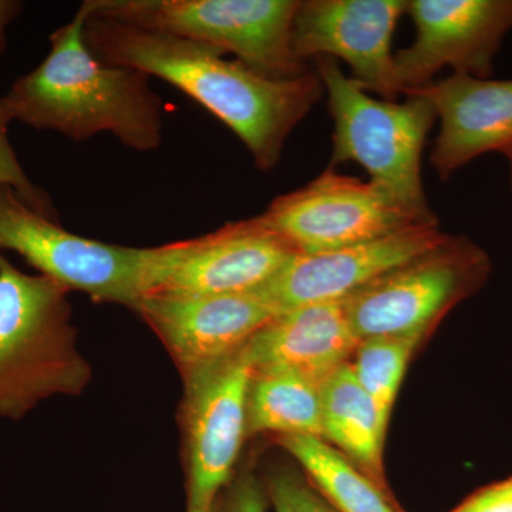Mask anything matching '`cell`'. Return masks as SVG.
I'll return each mask as SVG.
<instances>
[{"label": "cell", "mask_w": 512, "mask_h": 512, "mask_svg": "<svg viewBox=\"0 0 512 512\" xmlns=\"http://www.w3.org/2000/svg\"><path fill=\"white\" fill-rule=\"evenodd\" d=\"M84 39L101 62L158 77L200 103L234 131L262 171L278 165L286 138L325 94L316 70L271 79L224 59L215 47L93 15L92 9Z\"/></svg>", "instance_id": "cell-1"}, {"label": "cell", "mask_w": 512, "mask_h": 512, "mask_svg": "<svg viewBox=\"0 0 512 512\" xmlns=\"http://www.w3.org/2000/svg\"><path fill=\"white\" fill-rule=\"evenodd\" d=\"M89 16L84 2L52 33L43 62L3 96L13 121L74 141L109 133L131 150H157L163 143V107L150 76L94 56L84 39Z\"/></svg>", "instance_id": "cell-2"}, {"label": "cell", "mask_w": 512, "mask_h": 512, "mask_svg": "<svg viewBox=\"0 0 512 512\" xmlns=\"http://www.w3.org/2000/svg\"><path fill=\"white\" fill-rule=\"evenodd\" d=\"M69 289L0 254V417L22 420L55 396H79L92 367L77 349Z\"/></svg>", "instance_id": "cell-3"}, {"label": "cell", "mask_w": 512, "mask_h": 512, "mask_svg": "<svg viewBox=\"0 0 512 512\" xmlns=\"http://www.w3.org/2000/svg\"><path fill=\"white\" fill-rule=\"evenodd\" d=\"M316 73L335 121L329 167L353 161L370 181L420 224H439L421 180V156L437 119L429 100L406 94L403 103L373 99L333 57H316Z\"/></svg>", "instance_id": "cell-4"}, {"label": "cell", "mask_w": 512, "mask_h": 512, "mask_svg": "<svg viewBox=\"0 0 512 512\" xmlns=\"http://www.w3.org/2000/svg\"><path fill=\"white\" fill-rule=\"evenodd\" d=\"M93 15L234 53L271 79L311 72L292 47L299 0H87Z\"/></svg>", "instance_id": "cell-5"}, {"label": "cell", "mask_w": 512, "mask_h": 512, "mask_svg": "<svg viewBox=\"0 0 512 512\" xmlns=\"http://www.w3.org/2000/svg\"><path fill=\"white\" fill-rule=\"evenodd\" d=\"M490 274L487 254L466 237L447 238L426 255L394 269L343 301L362 342L429 332Z\"/></svg>", "instance_id": "cell-6"}, {"label": "cell", "mask_w": 512, "mask_h": 512, "mask_svg": "<svg viewBox=\"0 0 512 512\" xmlns=\"http://www.w3.org/2000/svg\"><path fill=\"white\" fill-rule=\"evenodd\" d=\"M0 249L16 252L70 292L93 302L136 309L143 298L148 248L84 238L29 207L18 192L0 187Z\"/></svg>", "instance_id": "cell-7"}, {"label": "cell", "mask_w": 512, "mask_h": 512, "mask_svg": "<svg viewBox=\"0 0 512 512\" xmlns=\"http://www.w3.org/2000/svg\"><path fill=\"white\" fill-rule=\"evenodd\" d=\"M295 254L259 215L228 222L211 234L148 248L143 298L259 291Z\"/></svg>", "instance_id": "cell-8"}, {"label": "cell", "mask_w": 512, "mask_h": 512, "mask_svg": "<svg viewBox=\"0 0 512 512\" xmlns=\"http://www.w3.org/2000/svg\"><path fill=\"white\" fill-rule=\"evenodd\" d=\"M183 379L181 423L188 512H211L248 436V396L254 369L241 350Z\"/></svg>", "instance_id": "cell-9"}, {"label": "cell", "mask_w": 512, "mask_h": 512, "mask_svg": "<svg viewBox=\"0 0 512 512\" xmlns=\"http://www.w3.org/2000/svg\"><path fill=\"white\" fill-rule=\"evenodd\" d=\"M261 220L299 254H319L373 241L420 224L372 181L325 173L275 198Z\"/></svg>", "instance_id": "cell-10"}, {"label": "cell", "mask_w": 512, "mask_h": 512, "mask_svg": "<svg viewBox=\"0 0 512 512\" xmlns=\"http://www.w3.org/2000/svg\"><path fill=\"white\" fill-rule=\"evenodd\" d=\"M406 13L417 35L412 45L394 53L402 94L430 83L443 67L488 79L512 30V0H410Z\"/></svg>", "instance_id": "cell-11"}, {"label": "cell", "mask_w": 512, "mask_h": 512, "mask_svg": "<svg viewBox=\"0 0 512 512\" xmlns=\"http://www.w3.org/2000/svg\"><path fill=\"white\" fill-rule=\"evenodd\" d=\"M406 5L404 0H306L293 19V50L303 62L319 56L343 60L357 86L394 101L402 90L392 39Z\"/></svg>", "instance_id": "cell-12"}, {"label": "cell", "mask_w": 512, "mask_h": 512, "mask_svg": "<svg viewBox=\"0 0 512 512\" xmlns=\"http://www.w3.org/2000/svg\"><path fill=\"white\" fill-rule=\"evenodd\" d=\"M134 312L164 343L183 377L237 355L282 313L261 291L147 296Z\"/></svg>", "instance_id": "cell-13"}, {"label": "cell", "mask_w": 512, "mask_h": 512, "mask_svg": "<svg viewBox=\"0 0 512 512\" xmlns=\"http://www.w3.org/2000/svg\"><path fill=\"white\" fill-rule=\"evenodd\" d=\"M447 234L439 224H414L373 241L319 254H295L259 289L285 312L313 303L343 302L439 247Z\"/></svg>", "instance_id": "cell-14"}, {"label": "cell", "mask_w": 512, "mask_h": 512, "mask_svg": "<svg viewBox=\"0 0 512 512\" xmlns=\"http://www.w3.org/2000/svg\"><path fill=\"white\" fill-rule=\"evenodd\" d=\"M430 101L440 119L430 163L446 181L458 168L487 153H512V80L467 74L407 90Z\"/></svg>", "instance_id": "cell-15"}, {"label": "cell", "mask_w": 512, "mask_h": 512, "mask_svg": "<svg viewBox=\"0 0 512 512\" xmlns=\"http://www.w3.org/2000/svg\"><path fill=\"white\" fill-rule=\"evenodd\" d=\"M343 302L313 303L276 316L242 349L254 373L288 372L322 386L359 346Z\"/></svg>", "instance_id": "cell-16"}, {"label": "cell", "mask_w": 512, "mask_h": 512, "mask_svg": "<svg viewBox=\"0 0 512 512\" xmlns=\"http://www.w3.org/2000/svg\"><path fill=\"white\" fill-rule=\"evenodd\" d=\"M387 424L353 375L350 363L322 384V439L384 490Z\"/></svg>", "instance_id": "cell-17"}, {"label": "cell", "mask_w": 512, "mask_h": 512, "mask_svg": "<svg viewBox=\"0 0 512 512\" xmlns=\"http://www.w3.org/2000/svg\"><path fill=\"white\" fill-rule=\"evenodd\" d=\"M247 424L248 436L275 433L322 439V386L288 372L254 373Z\"/></svg>", "instance_id": "cell-18"}, {"label": "cell", "mask_w": 512, "mask_h": 512, "mask_svg": "<svg viewBox=\"0 0 512 512\" xmlns=\"http://www.w3.org/2000/svg\"><path fill=\"white\" fill-rule=\"evenodd\" d=\"M336 512H396L383 491L328 441L313 436L278 437Z\"/></svg>", "instance_id": "cell-19"}, {"label": "cell", "mask_w": 512, "mask_h": 512, "mask_svg": "<svg viewBox=\"0 0 512 512\" xmlns=\"http://www.w3.org/2000/svg\"><path fill=\"white\" fill-rule=\"evenodd\" d=\"M424 336L426 333L365 339L350 360L353 375L376 404L387 426L407 366Z\"/></svg>", "instance_id": "cell-20"}, {"label": "cell", "mask_w": 512, "mask_h": 512, "mask_svg": "<svg viewBox=\"0 0 512 512\" xmlns=\"http://www.w3.org/2000/svg\"><path fill=\"white\" fill-rule=\"evenodd\" d=\"M12 123L13 117L8 104L0 97V187L13 188L33 210L57 220V212L49 195L30 180L13 150L9 140V126Z\"/></svg>", "instance_id": "cell-21"}, {"label": "cell", "mask_w": 512, "mask_h": 512, "mask_svg": "<svg viewBox=\"0 0 512 512\" xmlns=\"http://www.w3.org/2000/svg\"><path fill=\"white\" fill-rule=\"evenodd\" d=\"M271 497L276 512H336L302 478L289 471L272 477Z\"/></svg>", "instance_id": "cell-22"}, {"label": "cell", "mask_w": 512, "mask_h": 512, "mask_svg": "<svg viewBox=\"0 0 512 512\" xmlns=\"http://www.w3.org/2000/svg\"><path fill=\"white\" fill-rule=\"evenodd\" d=\"M450 512H512V477L477 491Z\"/></svg>", "instance_id": "cell-23"}, {"label": "cell", "mask_w": 512, "mask_h": 512, "mask_svg": "<svg viewBox=\"0 0 512 512\" xmlns=\"http://www.w3.org/2000/svg\"><path fill=\"white\" fill-rule=\"evenodd\" d=\"M227 512H266L264 495L255 478L247 476L235 487Z\"/></svg>", "instance_id": "cell-24"}, {"label": "cell", "mask_w": 512, "mask_h": 512, "mask_svg": "<svg viewBox=\"0 0 512 512\" xmlns=\"http://www.w3.org/2000/svg\"><path fill=\"white\" fill-rule=\"evenodd\" d=\"M22 8V2H16V0H0V53L5 49L6 32H8L9 25L13 20L18 18Z\"/></svg>", "instance_id": "cell-25"}, {"label": "cell", "mask_w": 512, "mask_h": 512, "mask_svg": "<svg viewBox=\"0 0 512 512\" xmlns=\"http://www.w3.org/2000/svg\"><path fill=\"white\" fill-rule=\"evenodd\" d=\"M508 160H510V163H511V183H512V153L510 154V156H508Z\"/></svg>", "instance_id": "cell-26"}]
</instances>
